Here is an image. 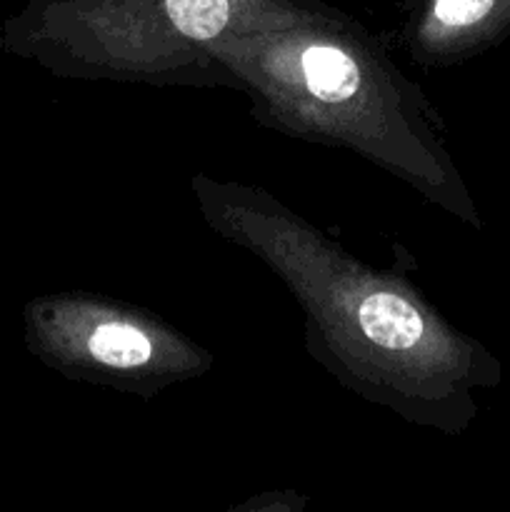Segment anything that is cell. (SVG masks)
Here are the masks:
<instances>
[{"instance_id":"cell-4","label":"cell","mask_w":510,"mask_h":512,"mask_svg":"<svg viewBox=\"0 0 510 512\" xmlns=\"http://www.w3.org/2000/svg\"><path fill=\"white\" fill-rule=\"evenodd\" d=\"M23 323L30 353L55 373L145 398L213 365L203 348L153 315L93 295L35 298Z\"/></svg>"},{"instance_id":"cell-2","label":"cell","mask_w":510,"mask_h":512,"mask_svg":"<svg viewBox=\"0 0 510 512\" xmlns=\"http://www.w3.org/2000/svg\"><path fill=\"white\" fill-rule=\"evenodd\" d=\"M210 53L245 90L260 123L348 148L483 228L443 143V123L368 33L325 10L285 28L228 35Z\"/></svg>"},{"instance_id":"cell-3","label":"cell","mask_w":510,"mask_h":512,"mask_svg":"<svg viewBox=\"0 0 510 512\" xmlns=\"http://www.w3.org/2000/svg\"><path fill=\"white\" fill-rule=\"evenodd\" d=\"M325 10L313 0H30L0 28V50L65 78L233 85L210 43Z\"/></svg>"},{"instance_id":"cell-1","label":"cell","mask_w":510,"mask_h":512,"mask_svg":"<svg viewBox=\"0 0 510 512\" xmlns=\"http://www.w3.org/2000/svg\"><path fill=\"white\" fill-rule=\"evenodd\" d=\"M200 215L258 255L305 313L310 355L348 390L410 423L460 435L475 393L503 383L500 360L450 325L403 278L368 268L260 188L193 178Z\"/></svg>"},{"instance_id":"cell-5","label":"cell","mask_w":510,"mask_h":512,"mask_svg":"<svg viewBox=\"0 0 510 512\" xmlns=\"http://www.w3.org/2000/svg\"><path fill=\"white\" fill-rule=\"evenodd\" d=\"M510 35V0H418L403 45L423 68H450L483 55Z\"/></svg>"}]
</instances>
